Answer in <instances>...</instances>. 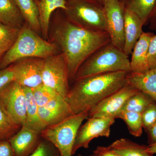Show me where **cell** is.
<instances>
[{"label": "cell", "mask_w": 156, "mask_h": 156, "mask_svg": "<svg viewBox=\"0 0 156 156\" xmlns=\"http://www.w3.org/2000/svg\"><path fill=\"white\" fill-rule=\"evenodd\" d=\"M50 33V42L58 46L64 56L70 81H75L77 71L86 59L111 42L108 32L84 28L66 16L54 23Z\"/></svg>", "instance_id": "1"}, {"label": "cell", "mask_w": 156, "mask_h": 156, "mask_svg": "<svg viewBox=\"0 0 156 156\" xmlns=\"http://www.w3.org/2000/svg\"><path fill=\"white\" fill-rule=\"evenodd\" d=\"M126 71L106 73L75 80L66 98L73 115L90 110L128 83Z\"/></svg>", "instance_id": "2"}, {"label": "cell", "mask_w": 156, "mask_h": 156, "mask_svg": "<svg viewBox=\"0 0 156 156\" xmlns=\"http://www.w3.org/2000/svg\"><path fill=\"white\" fill-rule=\"evenodd\" d=\"M58 46L40 36L27 23L20 30L14 44L0 60V70L5 69L21 58H45L61 53Z\"/></svg>", "instance_id": "3"}, {"label": "cell", "mask_w": 156, "mask_h": 156, "mask_svg": "<svg viewBox=\"0 0 156 156\" xmlns=\"http://www.w3.org/2000/svg\"><path fill=\"white\" fill-rule=\"evenodd\" d=\"M119 71L130 73V60L123 50L110 42L96 50L81 65L76 73L75 80Z\"/></svg>", "instance_id": "4"}, {"label": "cell", "mask_w": 156, "mask_h": 156, "mask_svg": "<svg viewBox=\"0 0 156 156\" xmlns=\"http://www.w3.org/2000/svg\"><path fill=\"white\" fill-rule=\"evenodd\" d=\"M89 111L73 115L60 122L48 126L41 133L45 140L53 144L60 156H73L76 136L82 123L89 117Z\"/></svg>", "instance_id": "5"}, {"label": "cell", "mask_w": 156, "mask_h": 156, "mask_svg": "<svg viewBox=\"0 0 156 156\" xmlns=\"http://www.w3.org/2000/svg\"><path fill=\"white\" fill-rule=\"evenodd\" d=\"M65 16L77 25L92 30L108 32L103 6L99 1L68 2Z\"/></svg>", "instance_id": "6"}, {"label": "cell", "mask_w": 156, "mask_h": 156, "mask_svg": "<svg viewBox=\"0 0 156 156\" xmlns=\"http://www.w3.org/2000/svg\"><path fill=\"white\" fill-rule=\"evenodd\" d=\"M43 84L65 98L69 92V75L62 53L45 58L42 74Z\"/></svg>", "instance_id": "7"}, {"label": "cell", "mask_w": 156, "mask_h": 156, "mask_svg": "<svg viewBox=\"0 0 156 156\" xmlns=\"http://www.w3.org/2000/svg\"><path fill=\"white\" fill-rule=\"evenodd\" d=\"M0 105L15 123L22 126L26 119V98L23 87L13 81L0 92Z\"/></svg>", "instance_id": "8"}, {"label": "cell", "mask_w": 156, "mask_h": 156, "mask_svg": "<svg viewBox=\"0 0 156 156\" xmlns=\"http://www.w3.org/2000/svg\"><path fill=\"white\" fill-rule=\"evenodd\" d=\"M44 58L27 57L21 58L10 66L14 81L23 87L35 88L43 84L42 74Z\"/></svg>", "instance_id": "9"}, {"label": "cell", "mask_w": 156, "mask_h": 156, "mask_svg": "<svg viewBox=\"0 0 156 156\" xmlns=\"http://www.w3.org/2000/svg\"><path fill=\"white\" fill-rule=\"evenodd\" d=\"M115 120L113 118H88L78 130L73 147V155L79 149L88 148L92 140L100 136L109 137Z\"/></svg>", "instance_id": "10"}, {"label": "cell", "mask_w": 156, "mask_h": 156, "mask_svg": "<svg viewBox=\"0 0 156 156\" xmlns=\"http://www.w3.org/2000/svg\"><path fill=\"white\" fill-rule=\"evenodd\" d=\"M102 5L111 42L123 50L125 45V8L118 0H105Z\"/></svg>", "instance_id": "11"}, {"label": "cell", "mask_w": 156, "mask_h": 156, "mask_svg": "<svg viewBox=\"0 0 156 156\" xmlns=\"http://www.w3.org/2000/svg\"><path fill=\"white\" fill-rule=\"evenodd\" d=\"M129 83L100 101L89 112L88 118H113L122 110L127 100L139 91Z\"/></svg>", "instance_id": "12"}, {"label": "cell", "mask_w": 156, "mask_h": 156, "mask_svg": "<svg viewBox=\"0 0 156 156\" xmlns=\"http://www.w3.org/2000/svg\"><path fill=\"white\" fill-rule=\"evenodd\" d=\"M39 117L46 127L60 122L73 115L65 98L58 95L44 106L39 107Z\"/></svg>", "instance_id": "13"}, {"label": "cell", "mask_w": 156, "mask_h": 156, "mask_svg": "<svg viewBox=\"0 0 156 156\" xmlns=\"http://www.w3.org/2000/svg\"><path fill=\"white\" fill-rule=\"evenodd\" d=\"M41 133L23 126L16 134L9 140L15 156H28L36 149L39 143Z\"/></svg>", "instance_id": "14"}, {"label": "cell", "mask_w": 156, "mask_h": 156, "mask_svg": "<svg viewBox=\"0 0 156 156\" xmlns=\"http://www.w3.org/2000/svg\"><path fill=\"white\" fill-rule=\"evenodd\" d=\"M154 34L143 32L135 44L130 61L131 72L133 73H141L150 70L148 61L149 45Z\"/></svg>", "instance_id": "15"}, {"label": "cell", "mask_w": 156, "mask_h": 156, "mask_svg": "<svg viewBox=\"0 0 156 156\" xmlns=\"http://www.w3.org/2000/svg\"><path fill=\"white\" fill-rule=\"evenodd\" d=\"M124 17L125 45L123 51L129 56L143 32V26L144 24L137 14L130 10L125 9Z\"/></svg>", "instance_id": "16"}, {"label": "cell", "mask_w": 156, "mask_h": 156, "mask_svg": "<svg viewBox=\"0 0 156 156\" xmlns=\"http://www.w3.org/2000/svg\"><path fill=\"white\" fill-rule=\"evenodd\" d=\"M37 3L42 36L47 40L49 38L51 15L57 9L65 10L67 2L66 0H39Z\"/></svg>", "instance_id": "17"}, {"label": "cell", "mask_w": 156, "mask_h": 156, "mask_svg": "<svg viewBox=\"0 0 156 156\" xmlns=\"http://www.w3.org/2000/svg\"><path fill=\"white\" fill-rule=\"evenodd\" d=\"M128 83L156 101V68L141 73H128Z\"/></svg>", "instance_id": "18"}, {"label": "cell", "mask_w": 156, "mask_h": 156, "mask_svg": "<svg viewBox=\"0 0 156 156\" xmlns=\"http://www.w3.org/2000/svg\"><path fill=\"white\" fill-rule=\"evenodd\" d=\"M25 22L14 0H0V22L21 29Z\"/></svg>", "instance_id": "19"}, {"label": "cell", "mask_w": 156, "mask_h": 156, "mask_svg": "<svg viewBox=\"0 0 156 156\" xmlns=\"http://www.w3.org/2000/svg\"><path fill=\"white\" fill-rule=\"evenodd\" d=\"M23 87L26 98V119L24 125L41 133L47 127L39 117V107L35 100L32 89Z\"/></svg>", "instance_id": "20"}, {"label": "cell", "mask_w": 156, "mask_h": 156, "mask_svg": "<svg viewBox=\"0 0 156 156\" xmlns=\"http://www.w3.org/2000/svg\"><path fill=\"white\" fill-rule=\"evenodd\" d=\"M27 24L39 34L41 33L36 0H14Z\"/></svg>", "instance_id": "21"}, {"label": "cell", "mask_w": 156, "mask_h": 156, "mask_svg": "<svg viewBox=\"0 0 156 156\" xmlns=\"http://www.w3.org/2000/svg\"><path fill=\"white\" fill-rule=\"evenodd\" d=\"M110 146L121 156H154L148 150V146L140 144L127 138L117 140Z\"/></svg>", "instance_id": "22"}, {"label": "cell", "mask_w": 156, "mask_h": 156, "mask_svg": "<svg viewBox=\"0 0 156 156\" xmlns=\"http://www.w3.org/2000/svg\"><path fill=\"white\" fill-rule=\"evenodd\" d=\"M125 9L137 14L144 24L148 21L152 14L155 0H118Z\"/></svg>", "instance_id": "23"}, {"label": "cell", "mask_w": 156, "mask_h": 156, "mask_svg": "<svg viewBox=\"0 0 156 156\" xmlns=\"http://www.w3.org/2000/svg\"><path fill=\"white\" fill-rule=\"evenodd\" d=\"M154 102L155 101L149 95L139 91L127 100L121 111L134 112L141 114L151 104Z\"/></svg>", "instance_id": "24"}, {"label": "cell", "mask_w": 156, "mask_h": 156, "mask_svg": "<svg viewBox=\"0 0 156 156\" xmlns=\"http://www.w3.org/2000/svg\"><path fill=\"white\" fill-rule=\"evenodd\" d=\"M116 119H121L124 121L129 133L133 136L139 137L142 134L143 126L141 114L122 111L117 115Z\"/></svg>", "instance_id": "25"}, {"label": "cell", "mask_w": 156, "mask_h": 156, "mask_svg": "<svg viewBox=\"0 0 156 156\" xmlns=\"http://www.w3.org/2000/svg\"><path fill=\"white\" fill-rule=\"evenodd\" d=\"M20 29L0 22V53H6L14 44Z\"/></svg>", "instance_id": "26"}, {"label": "cell", "mask_w": 156, "mask_h": 156, "mask_svg": "<svg viewBox=\"0 0 156 156\" xmlns=\"http://www.w3.org/2000/svg\"><path fill=\"white\" fill-rule=\"evenodd\" d=\"M21 127L9 116L0 105V140H9Z\"/></svg>", "instance_id": "27"}, {"label": "cell", "mask_w": 156, "mask_h": 156, "mask_svg": "<svg viewBox=\"0 0 156 156\" xmlns=\"http://www.w3.org/2000/svg\"><path fill=\"white\" fill-rule=\"evenodd\" d=\"M34 98L38 107L44 106L59 94L44 84L31 89Z\"/></svg>", "instance_id": "28"}, {"label": "cell", "mask_w": 156, "mask_h": 156, "mask_svg": "<svg viewBox=\"0 0 156 156\" xmlns=\"http://www.w3.org/2000/svg\"><path fill=\"white\" fill-rule=\"evenodd\" d=\"M46 141H40L36 149L28 156H60L56 148Z\"/></svg>", "instance_id": "29"}, {"label": "cell", "mask_w": 156, "mask_h": 156, "mask_svg": "<svg viewBox=\"0 0 156 156\" xmlns=\"http://www.w3.org/2000/svg\"><path fill=\"white\" fill-rule=\"evenodd\" d=\"M143 128L147 132L156 122V102L151 105L141 114Z\"/></svg>", "instance_id": "30"}, {"label": "cell", "mask_w": 156, "mask_h": 156, "mask_svg": "<svg viewBox=\"0 0 156 156\" xmlns=\"http://www.w3.org/2000/svg\"><path fill=\"white\" fill-rule=\"evenodd\" d=\"M148 61L150 69L156 68V35L151 39L148 48Z\"/></svg>", "instance_id": "31"}, {"label": "cell", "mask_w": 156, "mask_h": 156, "mask_svg": "<svg viewBox=\"0 0 156 156\" xmlns=\"http://www.w3.org/2000/svg\"><path fill=\"white\" fill-rule=\"evenodd\" d=\"M14 80V75L10 66L0 70V92L8 84Z\"/></svg>", "instance_id": "32"}, {"label": "cell", "mask_w": 156, "mask_h": 156, "mask_svg": "<svg viewBox=\"0 0 156 156\" xmlns=\"http://www.w3.org/2000/svg\"><path fill=\"white\" fill-rule=\"evenodd\" d=\"M93 154L95 156H121L114 151L110 146L98 147L93 151Z\"/></svg>", "instance_id": "33"}, {"label": "cell", "mask_w": 156, "mask_h": 156, "mask_svg": "<svg viewBox=\"0 0 156 156\" xmlns=\"http://www.w3.org/2000/svg\"><path fill=\"white\" fill-rule=\"evenodd\" d=\"M0 156H15L9 140H0Z\"/></svg>", "instance_id": "34"}, {"label": "cell", "mask_w": 156, "mask_h": 156, "mask_svg": "<svg viewBox=\"0 0 156 156\" xmlns=\"http://www.w3.org/2000/svg\"><path fill=\"white\" fill-rule=\"evenodd\" d=\"M148 134V144L149 145L153 144L156 143V122L153 126L147 131Z\"/></svg>", "instance_id": "35"}, {"label": "cell", "mask_w": 156, "mask_h": 156, "mask_svg": "<svg viewBox=\"0 0 156 156\" xmlns=\"http://www.w3.org/2000/svg\"><path fill=\"white\" fill-rule=\"evenodd\" d=\"M148 21L149 22V28L151 30H156V0L154 7Z\"/></svg>", "instance_id": "36"}, {"label": "cell", "mask_w": 156, "mask_h": 156, "mask_svg": "<svg viewBox=\"0 0 156 156\" xmlns=\"http://www.w3.org/2000/svg\"><path fill=\"white\" fill-rule=\"evenodd\" d=\"M148 150L154 154H156V143L152 145L148 146Z\"/></svg>", "instance_id": "37"}, {"label": "cell", "mask_w": 156, "mask_h": 156, "mask_svg": "<svg viewBox=\"0 0 156 156\" xmlns=\"http://www.w3.org/2000/svg\"><path fill=\"white\" fill-rule=\"evenodd\" d=\"M66 2H71V1H76V0H66ZM92 1H99V0H92Z\"/></svg>", "instance_id": "38"}, {"label": "cell", "mask_w": 156, "mask_h": 156, "mask_svg": "<svg viewBox=\"0 0 156 156\" xmlns=\"http://www.w3.org/2000/svg\"><path fill=\"white\" fill-rule=\"evenodd\" d=\"M4 53H0V60H1V58L2 57L3 55H4Z\"/></svg>", "instance_id": "39"}, {"label": "cell", "mask_w": 156, "mask_h": 156, "mask_svg": "<svg viewBox=\"0 0 156 156\" xmlns=\"http://www.w3.org/2000/svg\"><path fill=\"white\" fill-rule=\"evenodd\" d=\"M99 1L101 2V4H103V3L104 2V1H105V0H99Z\"/></svg>", "instance_id": "40"}, {"label": "cell", "mask_w": 156, "mask_h": 156, "mask_svg": "<svg viewBox=\"0 0 156 156\" xmlns=\"http://www.w3.org/2000/svg\"><path fill=\"white\" fill-rule=\"evenodd\" d=\"M78 156H83L82 155L80 154H79V155H78ZM95 156V155H94L92 154V156Z\"/></svg>", "instance_id": "41"}, {"label": "cell", "mask_w": 156, "mask_h": 156, "mask_svg": "<svg viewBox=\"0 0 156 156\" xmlns=\"http://www.w3.org/2000/svg\"><path fill=\"white\" fill-rule=\"evenodd\" d=\"M39 0H36V2H38V1Z\"/></svg>", "instance_id": "42"}]
</instances>
